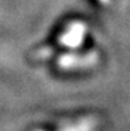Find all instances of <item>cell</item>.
<instances>
[{
    "instance_id": "1",
    "label": "cell",
    "mask_w": 130,
    "mask_h": 131,
    "mask_svg": "<svg viewBox=\"0 0 130 131\" xmlns=\"http://www.w3.org/2000/svg\"><path fill=\"white\" fill-rule=\"evenodd\" d=\"M85 35H86V25L81 21H73L66 27L64 33L60 35L58 41L63 47L76 49L82 45Z\"/></svg>"
},
{
    "instance_id": "2",
    "label": "cell",
    "mask_w": 130,
    "mask_h": 131,
    "mask_svg": "<svg viewBox=\"0 0 130 131\" xmlns=\"http://www.w3.org/2000/svg\"><path fill=\"white\" fill-rule=\"evenodd\" d=\"M98 61V54L96 52H90L85 56L78 54H63L58 57V66L63 69H80V68H89L96 65Z\"/></svg>"
},
{
    "instance_id": "3",
    "label": "cell",
    "mask_w": 130,
    "mask_h": 131,
    "mask_svg": "<svg viewBox=\"0 0 130 131\" xmlns=\"http://www.w3.org/2000/svg\"><path fill=\"white\" fill-rule=\"evenodd\" d=\"M53 53H55V50H53V48H41L39 50H36L33 53V57L35 58H49Z\"/></svg>"
},
{
    "instance_id": "4",
    "label": "cell",
    "mask_w": 130,
    "mask_h": 131,
    "mask_svg": "<svg viewBox=\"0 0 130 131\" xmlns=\"http://www.w3.org/2000/svg\"><path fill=\"white\" fill-rule=\"evenodd\" d=\"M101 3H104V4H109L110 3V0H100Z\"/></svg>"
}]
</instances>
